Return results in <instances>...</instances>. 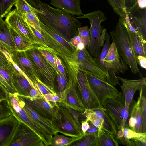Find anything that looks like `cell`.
I'll return each instance as SVG.
<instances>
[{"instance_id":"44dd1931","label":"cell","mask_w":146,"mask_h":146,"mask_svg":"<svg viewBox=\"0 0 146 146\" xmlns=\"http://www.w3.org/2000/svg\"><path fill=\"white\" fill-rule=\"evenodd\" d=\"M12 82L18 95L28 96L33 85L21 70L15 68L12 76ZM35 88V87H34Z\"/></svg>"},{"instance_id":"f35d334b","label":"cell","mask_w":146,"mask_h":146,"mask_svg":"<svg viewBox=\"0 0 146 146\" xmlns=\"http://www.w3.org/2000/svg\"><path fill=\"white\" fill-rule=\"evenodd\" d=\"M123 131L124 137L127 142L129 146H131L130 140L131 139L139 138L146 135V132L138 133L133 131L126 126V124L123 128Z\"/></svg>"},{"instance_id":"ac0fdd59","label":"cell","mask_w":146,"mask_h":146,"mask_svg":"<svg viewBox=\"0 0 146 146\" xmlns=\"http://www.w3.org/2000/svg\"><path fill=\"white\" fill-rule=\"evenodd\" d=\"M126 15L131 26L146 40V8H141L137 5Z\"/></svg>"},{"instance_id":"3957f363","label":"cell","mask_w":146,"mask_h":146,"mask_svg":"<svg viewBox=\"0 0 146 146\" xmlns=\"http://www.w3.org/2000/svg\"><path fill=\"white\" fill-rule=\"evenodd\" d=\"M77 71L75 70H68L66 73L68 84L66 89L59 93L60 102L58 103L59 106L69 107L82 113L86 108L82 101L77 85Z\"/></svg>"},{"instance_id":"6125c7cd","label":"cell","mask_w":146,"mask_h":146,"mask_svg":"<svg viewBox=\"0 0 146 146\" xmlns=\"http://www.w3.org/2000/svg\"><path fill=\"white\" fill-rule=\"evenodd\" d=\"M85 47H86L84 45L82 42H81L79 43L76 49L79 50H82L84 49Z\"/></svg>"},{"instance_id":"91938a15","label":"cell","mask_w":146,"mask_h":146,"mask_svg":"<svg viewBox=\"0 0 146 146\" xmlns=\"http://www.w3.org/2000/svg\"><path fill=\"white\" fill-rule=\"evenodd\" d=\"M138 6L140 8H146V0H137Z\"/></svg>"},{"instance_id":"e575fe53","label":"cell","mask_w":146,"mask_h":146,"mask_svg":"<svg viewBox=\"0 0 146 146\" xmlns=\"http://www.w3.org/2000/svg\"><path fill=\"white\" fill-rule=\"evenodd\" d=\"M107 0L115 13L121 17H125L127 13L125 8L124 0Z\"/></svg>"},{"instance_id":"b9f144b4","label":"cell","mask_w":146,"mask_h":146,"mask_svg":"<svg viewBox=\"0 0 146 146\" xmlns=\"http://www.w3.org/2000/svg\"><path fill=\"white\" fill-rule=\"evenodd\" d=\"M142 117V133L146 132V98L142 94L140 101Z\"/></svg>"},{"instance_id":"4316f807","label":"cell","mask_w":146,"mask_h":146,"mask_svg":"<svg viewBox=\"0 0 146 146\" xmlns=\"http://www.w3.org/2000/svg\"><path fill=\"white\" fill-rule=\"evenodd\" d=\"M0 40L5 45L7 51L10 54L16 50L10 32L9 26L5 23L3 29H0Z\"/></svg>"},{"instance_id":"f5cc1de1","label":"cell","mask_w":146,"mask_h":146,"mask_svg":"<svg viewBox=\"0 0 146 146\" xmlns=\"http://www.w3.org/2000/svg\"><path fill=\"white\" fill-rule=\"evenodd\" d=\"M0 83L3 85L6 88L9 93H17L14 89L12 88L7 84L4 78L0 74Z\"/></svg>"},{"instance_id":"7a4b0ae2","label":"cell","mask_w":146,"mask_h":146,"mask_svg":"<svg viewBox=\"0 0 146 146\" xmlns=\"http://www.w3.org/2000/svg\"><path fill=\"white\" fill-rule=\"evenodd\" d=\"M110 34L119 54L129 66L132 73L134 74L139 73L141 75L127 29L121 17H120L115 29L111 31Z\"/></svg>"},{"instance_id":"680465c9","label":"cell","mask_w":146,"mask_h":146,"mask_svg":"<svg viewBox=\"0 0 146 146\" xmlns=\"http://www.w3.org/2000/svg\"><path fill=\"white\" fill-rule=\"evenodd\" d=\"M107 32L106 29H103L100 37V47H102L104 45L106 38V34Z\"/></svg>"},{"instance_id":"83f0119b","label":"cell","mask_w":146,"mask_h":146,"mask_svg":"<svg viewBox=\"0 0 146 146\" xmlns=\"http://www.w3.org/2000/svg\"><path fill=\"white\" fill-rule=\"evenodd\" d=\"M110 38V35L107 32L105 42L103 46V48L100 52L99 56L97 58H94L98 66L104 72L106 77L107 76V72L104 65V60L107 54L111 45Z\"/></svg>"},{"instance_id":"d4e9b609","label":"cell","mask_w":146,"mask_h":146,"mask_svg":"<svg viewBox=\"0 0 146 146\" xmlns=\"http://www.w3.org/2000/svg\"><path fill=\"white\" fill-rule=\"evenodd\" d=\"M123 20L127 29L129 37L137 59V56L139 55L146 57V44H143L141 42L137 35L131 31L124 21Z\"/></svg>"},{"instance_id":"9c48e42d","label":"cell","mask_w":146,"mask_h":146,"mask_svg":"<svg viewBox=\"0 0 146 146\" xmlns=\"http://www.w3.org/2000/svg\"><path fill=\"white\" fill-rule=\"evenodd\" d=\"M18 96L40 115L53 121L60 120L61 115L58 103L48 101L42 96L32 98L18 95Z\"/></svg>"},{"instance_id":"7c38bea8","label":"cell","mask_w":146,"mask_h":146,"mask_svg":"<svg viewBox=\"0 0 146 146\" xmlns=\"http://www.w3.org/2000/svg\"><path fill=\"white\" fill-rule=\"evenodd\" d=\"M85 71L88 81L102 106L107 100L115 99L118 96L119 92L114 86Z\"/></svg>"},{"instance_id":"8fae6325","label":"cell","mask_w":146,"mask_h":146,"mask_svg":"<svg viewBox=\"0 0 146 146\" xmlns=\"http://www.w3.org/2000/svg\"><path fill=\"white\" fill-rule=\"evenodd\" d=\"M41 138L31 129L19 121L8 146H44Z\"/></svg>"},{"instance_id":"bcb514c9","label":"cell","mask_w":146,"mask_h":146,"mask_svg":"<svg viewBox=\"0 0 146 146\" xmlns=\"http://www.w3.org/2000/svg\"><path fill=\"white\" fill-rule=\"evenodd\" d=\"M66 108L71 114L78 125L81 128V125L79 122L78 117L79 115L82 114V113L69 107H66Z\"/></svg>"},{"instance_id":"f546056e","label":"cell","mask_w":146,"mask_h":146,"mask_svg":"<svg viewBox=\"0 0 146 146\" xmlns=\"http://www.w3.org/2000/svg\"><path fill=\"white\" fill-rule=\"evenodd\" d=\"M81 138L68 137L63 135H58L57 133L52 136L50 145L54 146H70L72 143Z\"/></svg>"},{"instance_id":"e7e4bbea","label":"cell","mask_w":146,"mask_h":146,"mask_svg":"<svg viewBox=\"0 0 146 146\" xmlns=\"http://www.w3.org/2000/svg\"><path fill=\"white\" fill-rule=\"evenodd\" d=\"M3 43L0 40V46H1L2 45Z\"/></svg>"},{"instance_id":"5bb4252c","label":"cell","mask_w":146,"mask_h":146,"mask_svg":"<svg viewBox=\"0 0 146 146\" xmlns=\"http://www.w3.org/2000/svg\"><path fill=\"white\" fill-rule=\"evenodd\" d=\"M9 54L13 62L25 75L35 88L37 82L40 79V76L35 65L27 56L25 52L15 50Z\"/></svg>"},{"instance_id":"603a6c76","label":"cell","mask_w":146,"mask_h":146,"mask_svg":"<svg viewBox=\"0 0 146 146\" xmlns=\"http://www.w3.org/2000/svg\"><path fill=\"white\" fill-rule=\"evenodd\" d=\"M50 3L57 9L70 15L84 14L80 8L81 0H50Z\"/></svg>"},{"instance_id":"7bdbcfd3","label":"cell","mask_w":146,"mask_h":146,"mask_svg":"<svg viewBox=\"0 0 146 146\" xmlns=\"http://www.w3.org/2000/svg\"><path fill=\"white\" fill-rule=\"evenodd\" d=\"M58 82L57 93L63 92L66 88L68 84V80L62 75L59 72L57 75Z\"/></svg>"},{"instance_id":"9f6ffc18","label":"cell","mask_w":146,"mask_h":146,"mask_svg":"<svg viewBox=\"0 0 146 146\" xmlns=\"http://www.w3.org/2000/svg\"><path fill=\"white\" fill-rule=\"evenodd\" d=\"M70 42L75 47L76 49L78 45L80 43L82 42L80 37L78 35L74 36L70 40Z\"/></svg>"},{"instance_id":"816d5d0a","label":"cell","mask_w":146,"mask_h":146,"mask_svg":"<svg viewBox=\"0 0 146 146\" xmlns=\"http://www.w3.org/2000/svg\"><path fill=\"white\" fill-rule=\"evenodd\" d=\"M43 96L37 88L33 87L30 91L29 97L32 98H36L41 97Z\"/></svg>"},{"instance_id":"8992f818","label":"cell","mask_w":146,"mask_h":146,"mask_svg":"<svg viewBox=\"0 0 146 146\" xmlns=\"http://www.w3.org/2000/svg\"><path fill=\"white\" fill-rule=\"evenodd\" d=\"M104 64L107 72L106 82L113 86L120 85L116 74H124L128 67L119 55L117 48L112 42L104 60Z\"/></svg>"},{"instance_id":"30bf717a","label":"cell","mask_w":146,"mask_h":146,"mask_svg":"<svg viewBox=\"0 0 146 146\" xmlns=\"http://www.w3.org/2000/svg\"><path fill=\"white\" fill-rule=\"evenodd\" d=\"M77 85L86 109L94 110L102 108L88 81L85 70L79 66L77 74Z\"/></svg>"},{"instance_id":"6da1fadb","label":"cell","mask_w":146,"mask_h":146,"mask_svg":"<svg viewBox=\"0 0 146 146\" xmlns=\"http://www.w3.org/2000/svg\"><path fill=\"white\" fill-rule=\"evenodd\" d=\"M26 0L41 22L66 40L70 42L78 35V29L82 23L76 17L40 0Z\"/></svg>"},{"instance_id":"74e56055","label":"cell","mask_w":146,"mask_h":146,"mask_svg":"<svg viewBox=\"0 0 146 146\" xmlns=\"http://www.w3.org/2000/svg\"><path fill=\"white\" fill-rule=\"evenodd\" d=\"M14 5L17 12L21 15L34 10L33 7L26 0H17Z\"/></svg>"},{"instance_id":"c3c4849f","label":"cell","mask_w":146,"mask_h":146,"mask_svg":"<svg viewBox=\"0 0 146 146\" xmlns=\"http://www.w3.org/2000/svg\"><path fill=\"white\" fill-rule=\"evenodd\" d=\"M124 3L126 13L137 5V0H124Z\"/></svg>"},{"instance_id":"f1b7e54d","label":"cell","mask_w":146,"mask_h":146,"mask_svg":"<svg viewBox=\"0 0 146 146\" xmlns=\"http://www.w3.org/2000/svg\"><path fill=\"white\" fill-rule=\"evenodd\" d=\"M37 48L55 70L57 74L58 73L56 61L57 55L55 51L51 48H45L39 46Z\"/></svg>"},{"instance_id":"f6af8a7d","label":"cell","mask_w":146,"mask_h":146,"mask_svg":"<svg viewBox=\"0 0 146 146\" xmlns=\"http://www.w3.org/2000/svg\"><path fill=\"white\" fill-rule=\"evenodd\" d=\"M45 99L49 101L56 102L57 103H59L61 101V98L59 93H50L43 95Z\"/></svg>"},{"instance_id":"5b68a950","label":"cell","mask_w":146,"mask_h":146,"mask_svg":"<svg viewBox=\"0 0 146 146\" xmlns=\"http://www.w3.org/2000/svg\"><path fill=\"white\" fill-rule=\"evenodd\" d=\"M35 45L25 52L37 69L40 80L57 93L55 83L56 72Z\"/></svg>"},{"instance_id":"ab89813d","label":"cell","mask_w":146,"mask_h":146,"mask_svg":"<svg viewBox=\"0 0 146 146\" xmlns=\"http://www.w3.org/2000/svg\"><path fill=\"white\" fill-rule=\"evenodd\" d=\"M13 115L9 105L7 99L0 100V121Z\"/></svg>"},{"instance_id":"f907efd6","label":"cell","mask_w":146,"mask_h":146,"mask_svg":"<svg viewBox=\"0 0 146 146\" xmlns=\"http://www.w3.org/2000/svg\"><path fill=\"white\" fill-rule=\"evenodd\" d=\"M9 92L2 84L0 83V100H7Z\"/></svg>"},{"instance_id":"52a82bcc","label":"cell","mask_w":146,"mask_h":146,"mask_svg":"<svg viewBox=\"0 0 146 146\" xmlns=\"http://www.w3.org/2000/svg\"><path fill=\"white\" fill-rule=\"evenodd\" d=\"M104 111L115 124L117 131L123 128L129 115L125 108V99L121 92L115 99L108 100L102 105Z\"/></svg>"},{"instance_id":"9a60e30c","label":"cell","mask_w":146,"mask_h":146,"mask_svg":"<svg viewBox=\"0 0 146 146\" xmlns=\"http://www.w3.org/2000/svg\"><path fill=\"white\" fill-rule=\"evenodd\" d=\"M72 59L82 68L97 78L106 81L105 73L98 66L86 47L82 50L76 49Z\"/></svg>"},{"instance_id":"11a10c76","label":"cell","mask_w":146,"mask_h":146,"mask_svg":"<svg viewBox=\"0 0 146 146\" xmlns=\"http://www.w3.org/2000/svg\"><path fill=\"white\" fill-rule=\"evenodd\" d=\"M80 125L81 130L84 135L89 128L88 120L86 119L85 120L81 121Z\"/></svg>"},{"instance_id":"484cf974","label":"cell","mask_w":146,"mask_h":146,"mask_svg":"<svg viewBox=\"0 0 146 146\" xmlns=\"http://www.w3.org/2000/svg\"><path fill=\"white\" fill-rule=\"evenodd\" d=\"M114 136L108 132L99 129L98 135V146H118V143Z\"/></svg>"},{"instance_id":"277c9868","label":"cell","mask_w":146,"mask_h":146,"mask_svg":"<svg viewBox=\"0 0 146 146\" xmlns=\"http://www.w3.org/2000/svg\"><path fill=\"white\" fill-rule=\"evenodd\" d=\"M76 17L77 19L87 18L89 20L90 24V29L91 40L89 46L86 48L93 58H98L101 52L100 37L103 29L101 23L106 20L107 18L103 13L100 10L84 14Z\"/></svg>"},{"instance_id":"94428289","label":"cell","mask_w":146,"mask_h":146,"mask_svg":"<svg viewBox=\"0 0 146 146\" xmlns=\"http://www.w3.org/2000/svg\"><path fill=\"white\" fill-rule=\"evenodd\" d=\"M2 52L6 57L8 60L10 62L12 63L13 62L9 53L5 50L3 49Z\"/></svg>"},{"instance_id":"7dc6e473","label":"cell","mask_w":146,"mask_h":146,"mask_svg":"<svg viewBox=\"0 0 146 146\" xmlns=\"http://www.w3.org/2000/svg\"><path fill=\"white\" fill-rule=\"evenodd\" d=\"M56 61L58 72L66 78L68 79L66 76V73L65 71V69L61 60L58 55L56 58Z\"/></svg>"},{"instance_id":"8d00e7d4","label":"cell","mask_w":146,"mask_h":146,"mask_svg":"<svg viewBox=\"0 0 146 146\" xmlns=\"http://www.w3.org/2000/svg\"><path fill=\"white\" fill-rule=\"evenodd\" d=\"M78 36H79L86 47H88L90 43L91 35L90 29L87 26L80 27L78 29Z\"/></svg>"},{"instance_id":"2e32d148","label":"cell","mask_w":146,"mask_h":146,"mask_svg":"<svg viewBox=\"0 0 146 146\" xmlns=\"http://www.w3.org/2000/svg\"><path fill=\"white\" fill-rule=\"evenodd\" d=\"M4 21L9 27L25 36L34 44H38L28 23L15 9L10 11Z\"/></svg>"},{"instance_id":"d6a6232c","label":"cell","mask_w":146,"mask_h":146,"mask_svg":"<svg viewBox=\"0 0 146 146\" xmlns=\"http://www.w3.org/2000/svg\"><path fill=\"white\" fill-rule=\"evenodd\" d=\"M84 115L88 121L99 129H102L103 121L97 116L93 110L86 109Z\"/></svg>"},{"instance_id":"4fadbf2b","label":"cell","mask_w":146,"mask_h":146,"mask_svg":"<svg viewBox=\"0 0 146 146\" xmlns=\"http://www.w3.org/2000/svg\"><path fill=\"white\" fill-rule=\"evenodd\" d=\"M60 120L54 119L53 123L58 132L72 137L81 138L84 135L81 128L77 124L71 114L65 107L60 106Z\"/></svg>"},{"instance_id":"681fc988","label":"cell","mask_w":146,"mask_h":146,"mask_svg":"<svg viewBox=\"0 0 146 146\" xmlns=\"http://www.w3.org/2000/svg\"><path fill=\"white\" fill-rule=\"evenodd\" d=\"M88 122L89 128L86 132L85 135L92 134L98 136L99 129L93 125L89 121Z\"/></svg>"},{"instance_id":"ba28073f","label":"cell","mask_w":146,"mask_h":146,"mask_svg":"<svg viewBox=\"0 0 146 146\" xmlns=\"http://www.w3.org/2000/svg\"><path fill=\"white\" fill-rule=\"evenodd\" d=\"M40 25L41 34L48 42L49 47L53 49L58 56L72 58L76 51L75 47L40 21Z\"/></svg>"},{"instance_id":"d590c367","label":"cell","mask_w":146,"mask_h":146,"mask_svg":"<svg viewBox=\"0 0 146 146\" xmlns=\"http://www.w3.org/2000/svg\"><path fill=\"white\" fill-rule=\"evenodd\" d=\"M17 0H0V17H6Z\"/></svg>"},{"instance_id":"60d3db41","label":"cell","mask_w":146,"mask_h":146,"mask_svg":"<svg viewBox=\"0 0 146 146\" xmlns=\"http://www.w3.org/2000/svg\"><path fill=\"white\" fill-rule=\"evenodd\" d=\"M28 24L34 37L37 42V45L39 46L44 48H50L48 42L41 33L35 29L28 23Z\"/></svg>"},{"instance_id":"6f0895ef","label":"cell","mask_w":146,"mask_h":146,"mask_svg":"<svg viewBox=\"0 0 146 146\" xmlns=\"http://www.w3.org/2000/svg\"><path fill=\"white\" fill-rule=\"evenodd\" d=\"M10 62L3 52L0 50V66L7 65Z\"/></svg>"},{"instance_id":"e0dca14e","label":"cell","mask_w":146,"mask_h":146,"mask_svg":"<svg viewBox=\"0 0 146 146\" xmlns=\"http://www.w3.org/2000/svg\"><path fill=\"white\" fill-rule=\"evenodd\" d=\"M117 77L122 83L120 87L125 99V108L126 110L129 111L130 104L135 92L146 86V78L143 77L138 79L131 80L119 76Z\"/></svg>"},{"instance_id":"d6986e66","label":"cell","mask_w":146,"mask_h":146,"mask_svg":"<svg viewBox=\"0 0 146 146\" xmlns=\"http://www.w3.org/2000/svg\"><path fill=\"white\" fill-rule=\"evenodd\" d=\"M18 96L20 105L25 110L28 115L47 133L53 136L58 133V130L53 124L52 120L48 119L38 114L19 97L18 95Z\"/></svg>"},{"instance_id":"836d02e7","label":"cell","mask_w":146,"mask_h":146,"mask_svg":"<svg viewBox=\"0 0 146 146\" xmlns=\"http://www.w3.org/2000/svg\"><path fill=\"white\" fill-rule=\"evenodd\" d=\"M22 15L29 24L41 33L40 21L33 11L25 13Z\"/></svg>"},{"instance_id":"db71d44e","label":"cell","mask_w":146,"mask_h":146,"mask_svg":"<svg viewBox=\"0 0 146 146\" xmlns=\"http://www.w3.org/2000/svg\"><path fill=\"white\" fill-rule=\"evenodd\" d=\"M137 63L143 68L146 69V57L141 55L137 56Z\"/></svg>"},{"instance_id":"cb8c5ba5","label":"cell","mask_w":146,"mask_h":146,"mask_svg":"<svg viewBox=\"0 0 146 146\" xmlns=\"http://www.w3.org/2000/svg\"><path fill=\"white\" fill-rule=\"evenodd\" d=\"M9 27L16 50L25 51L34 46V44L27 38L9 26Z\"/></svg>"},{"instance_id":"7402d4cb","label":"cell","mask_w":146,"mask_h":146,"mask_svg":"<svg viewBox=\"0 0 146 146\" xmlns=\"http://www.w3.org/2000/svg\"><path fill=\"white\" fill-rule=\"evenodd\" d=\"M145 86L142 88L139 91V96L137 102H134L131 108L130 117L129 121V126L133 131L138 133H142V117L140 101L143 90Z\"/></svg>"},{"instance_id":"ee69618b","label":"cell","mask_w":146,"mask_h":146,"mask_svg":"<svg viewBox=\"0 0 146 146\" xmlns=\"http://www.w3.org/2000/svg\"><path fill=\"white\" fill-rule=\"evenodd\" d=\"M35 88L38 89L43 95L50 93H57L54 91L40 80L37 82L35 85Z\"/></svg>"},{"instance_id":"ffe728a7","label":"cell","mask_w":146,"mask_h":146,"mask_svg":"<svg viewBox=\"0 0 146 146\" xmlns=\"http://www.w3.org/2000/svg\"><path fill=\"white\" fill-rule=\"evenodd\" d=\"M19 122L13 115L0 121V146H8Z\"/></svg>"},{"instance_id":"1f68e13d","label":"cell","mask_w":146,"mask_h":146,"mask_svg":"<svg viewBox=\"0 0 146 146\" xmlns=\"http://www.w3.org/2000/svg\"><path fill=\"white\" fill-rule=\"evenodd\" d=\"M15 68L13 64L10 62L8 64L0 66V75L8 85L15 90L13 86L11 80L12 74Z\"/></svg>"},{"instance_id":"be15d7a7","label":"cell","mask_w":146,"mask_h":146,"mask_svg":"<svg viewBox=\"0 0 146 146\" xmlns=\"http://www.w3.org/2000/svg\"><path fill=\"white\" fill-rule=\"evenodd\" d=\"M5 24V21L0 17V29L3 30Z\"/></svg>"},{"instance_id":"4dcf8cb0","label":"cell","mask_w":146,"mask_h":146,"mask_svg":"<svg viewBox=\"0 0 146 146\" xmlns=\"http://www.w3.org/2000/svg\"><path fill=\"white\" fill-rule=\"evenodd\" d=\"M70 146H98V136L92 134L85 135Z\"/></svg>"}]
</instances>
